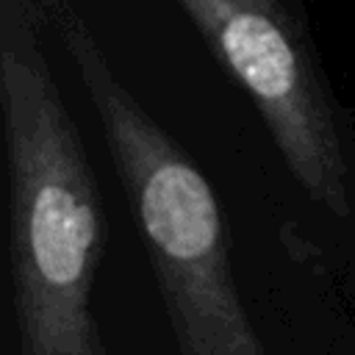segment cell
<instances>
[{"label":"cell","mask_w":355,"mask_h":355,"mask_svg":"<svg viewBox=\"0 0 355 355\" xmlns=\"http://www.w3.org/2000/svg\"><path fill=\"white\" fill-rule=\"evenodd\" d=\"M50 0H0L11 302L22 355H105L92 311L100 200L39 33Z\"/></svg>","instance_id":"6da1fadb"},{"label":"cell","mask_w":355,"mask_h":355,"mask_svg":"<svg viewBox=\"0 0 355 355\" xmlns=\"http://www.w3.org/2000/svg\"><path fill=\"white\" fill-rule=\"evenodd\" d=\"M263 116L286 166L327 211L349 214L347 155L313 47L277 0H178Z\"/></svg>","instance_id":"3957f363"},{"label":"cell","mask_w":355,"mask_h":355,"mask_svg":"<svg viewBox=\"0 0 355 355\" xmlns=\"http://www.w3.org/2000/svg\"><path fill=\"white\" fill-rule=\"evenodd\" d=\"M50 28L97 111L180 355H266L241 308L208 180L125 89L72 0H50Z\"/></svg>","instance_id":"7a4b0ae2"}]
</instances>
